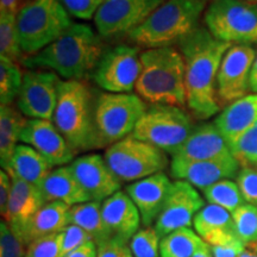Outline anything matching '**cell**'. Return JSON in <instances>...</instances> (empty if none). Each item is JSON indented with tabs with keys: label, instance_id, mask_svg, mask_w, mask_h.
I'll use <instances>...</instances> for the list:
<instances>
[{
	"label": "cell",
	"instance_id": "obj_1",
	"mask_svg": "<svg viewBox=\"0 0 257 257\" xmlns=\"http://www.w3.org/2000/svg\"><path fill=\"white\" fill-rule=\"evenodd\" d=\"M178 44L186 64L188 108L197 119H208L220 110L217 75L232 44L218 40L204 27L195 29Z\"/></svg>",
	"mask_w": 257,
	"mask_h": 257
},
{
	"label": "cell",
	"instance_id": "obj_2",
	"mask_svg": "<svg viewBox=\"0 0 257 257\" xmlns=\"http://www.w3.org/2000/svg\"><path fill=\"white\" fill-rule=\"evenodd\" d=\"M102 54L94 30L87 24L73 23L44 49L25 56L22 64L29 69L50 70L66 80H81L94 72Z\"/></svg>",
	"mask_w": 257,
	"mask_h": 257
},
{
	"label": "cell",
	"instance_id": "obj_3",
	"mask_svg": "<svg viewBox=\"0 0 257 257\" xmlns=\"http://www.w3.org/2000/svg\"><path fill=\"white\" fill-rule=\"evenodd\" d=\"M140 78L135 91L152 105L187 106L186 64L174 47L146 49L141 53Z\"/></svg>",
	"mask_w": 257,
	"mask_h": 257
},
{
	"label": "cell",
	"instance_id": "obj_4",
	"mask_svg": "<svg viewBox=\"0 0 257 257\" xmlns=\"http://www.w3.org/2000/svg\"><path fill=\"white\" fill-rule=\"evenodd\" d=\"M207 6L208 0H166L128 38L146 49L172 47L199 28Z\"/></svg>",
	"mask_w": 257,
	"mask_h": 257
},
{
	"label": "cell",
	"instance_id": "obj_5",
	"mask_svg": "<svg viewBox=\"0 0 257 257\" xmlns=\"http://www.w3.org/2000/svg\"><path fill=\"white\" fill-rule=\"evenodd\" d=\"M91 89L81 80H64L53 121L74 153L99 149Z\"/></svg>",
	"mask_w": 257,
	"mask_h": 257
},
{
	"label": "cell",
	"instance_id": "obj_6",
	"mask_svg": "<svg viewBox=\"0 0 257 257\" xmlns=\"http://www.w3.org/2000/svg\"><path fill=\"white\" fill-rule=\"evenodd\" d=\"M16 21L24 56L44 49L73 24L60 0H29Z\"/></svg>",
	"mask_w": 257,
	"mask_h": 257
},
{
	"label": "cell",
	"instance_id": "obj_7",
	"mask_svg": "<svg viewBox=\"0 0 257 257\" xmlns=\"http://www.w3.org/2000/svg\"><path fill=\"white\" fill-rule=\"evenodd\" d=\"M94 104L99 148H108L130 136L148 110L146 101L133 93H101Z\"/></svg>",
	"mask_w": 257,
	"mask_h": 257
},
{
	"label": "cell",
	"instance_id": "obj_8",
	"mask_svg": "<svg viewBox=\"0 0 257 257\" xmlns=\"http://www.w3.org/2000/svg\"><path fill=\"white\" fill-rule=\"evenodd\" d=\"M193 128V119L185 108L152 105L138 120L131 136L173 156L186 142Z\"/></svg>",
	"mask_w": 257,
	"mask_h": 257
},
{
	"label": "cell",
	"instance_id": "obj_9",
	"mask_svg": "<svg viewBox=\"0 0 257 257\" xmlns=\"http://www.w3.org/2000/svg\"><path fill=\"white\" fill-rule=\"evenodd\" d=\"M204 23L218 40L230 44H257V5L246 0H211Z\"/></svg>",
	"mask_w": 257,
	"mask_h": 257
},
{
	"label": "cell",
	"instance_id": "obj_10",
	"mask_svg": "<svg viewBox=\"0 0 257 257\" xmlns=\"http://www.w3.org/2000/svg\"><path fill=\"white\" fill-rule=\"evenodd\" d=\"M104 159L120 182H136L163 172L169 165L167 153L131 135L108 147Z\"/></svg>",
	"mask_w": 257,
	"mask_h": 257
},
{
	"label": "cell",
	"instance_id": "obj_11",
	"mask_svg": "<svg viewBox=\"0 0 257 257\" xmlns=\"http://www.w3.org/2000/svg\"><path fill=\"white\" fill-rule=\"evenodd\" d=\"M140 48L117 46L104 51L93 72V80L108 93H131L140 78Z\"/></svg>",
	"mask_w": 257,
	"mask_h": 257
},
{
	"label": "cell",
	"instance_id": "obj_12",
	"mask_svg": "<svg viewBox=\"0 0 257 257\" xmlns=\"http://www.w3.org/2000/svg\"><path fill=\"white\" fill-rule=\"evenodd\" d=\"M166 0H104L93 18L100 37L130 34L141 27Z\"/></svg>",
	"mask_w": 257,
	"mask_h": 257
},
{
	"label": "cell",
	"instance_id": "obj_13",
	"mask_svg": "<svg viewBox=\"0 0 257 257\" xmlns=\"http://www.w3.org/2000/svg\"><path fill=\"white\" fill-rule=\"evenodd\" d=\"M62 80L56 73L29 69L23 74V83L17 98V107L30 119L51 120L59 99Z\"/></svg>",
	"mask_w": 257,
	"mask_h": 257
},
{
	"label": "cell",
	"instance_id": "obj_14",
	"mask_svg": "<svg viewBox=\"0 0 257 257\" xmlns=\"http://www.w3.org/2000/svg\"><path fill=\"white\" fill-rule=\"evenodd\" d=\"M256 51L250 46L234 44L226 51L217 75V95L220 104H232L248 95L249 79Z\"/></svg>",
	"mask_w": 257,
	"mask_h": 257
},
{
	"label": "cell",
	"instance_id": "obj_15",
	"mask_svg": "<svg viewBox=\"0 0 257 257\" xmlns=\"http://www.w3.org/2000/svg\"><path fill=\"white\" fill-rule=\"evenodd\" d=\"M204 206V199L195 187L182 180H176L173 182L165 206L154 224V229L162 239L176 230L191 227L194 217Z\"/></svg>",
	"mask_w": 257,
	"mask_h": 257
},
{
	"label": "cell",
	"instance_id": "obj_16",
	"mask_svg": "<svg viewBox=\"0 0 257 257\" xmlns=\"http://www.w3.org/2000/svg\"><path fill=\"white\" fill-rule=\"evenodd\" d=\"M239 170V162L233 156L207 161H187L172 157L170 162V175L173 178L188 182L201 191L221 180L236 178Z\"/></svg>",
	"mask_w": 257,
	"mask_h": 257
},
{
	"label": "cell",
	"instance_id": "obj_17",
	"mask_svg": "<svg viewBox=\"0 0 257 257\" xmlns=\"http://www.w3.org/2000/svg\"><path fill=\"white\" fill-rule=\"evenodd\" d=\"M21 142L37 150L51 167H62L74 161L75 153L51 120L28 119Z\"/></svg>",
	"mask_w": 257,
	"mask_h": 257
},
{
	"label": "cell",
	"instance_id": "obj_18",
	"mask_svg": "<svg viewBox=\"0 0 257 257\" xmlns=\"http://www.w3.org/2000/svg\"><path fill=\"white\" fill-rule=\"evenodd\" d=\"M69 167L91 200L101 202L120 191V181L99 154L80 156Z\"/></svg>",
	"mask_w": 257,
	"mask_h": 257
},
{
	"label": "cell",
	"instance_id": "obj_19",
	"mask_svg": "<svg viewBox=\"0 0 257 257\" xmlns=\"http://www.w3.org/2000/svg\"><path fill=\"white\" fill-rule=\"evenodd\" d=\"M173 182L168 176L161 172L133 182L125 188V192L140 211L144 227L155 224L165 206Z\"/></svg>",
	"mask_w": 257,
	"mask_h": 257
},
{
	"label": "cell",
	"instance_id": "obj_20",
	"mask_svg": "<svg viewBox=\"0 0 257 257\" xmlns=\"http://www.w3.org/2000/svg\"><path fill=\"white\" fill-rule=\"evenodd\" d=\"M229 156H232L229 144L213 121L194 126L186 142L172 157L187 161H207Z\"/></svg>",
	"mask_w": 257,
	"mask_h": 257
},
{
	"label": "cell",
	"instance_id": "obj_21",
	"mask_svg": "<svg viewBox=\"0 0 257 257\" xmlns=\"http://www.w3.org/2000/svg\"><path fill=\"white\" fill-rule=\"evenodd\" d=\"M11 179L12 188L5 221L22 238L29 221L47 202L38 186L29 184L17 176H11Z\"/></svg>",
	"mask_w": 257,
	"mask_h": 257
},
{
	"label": "cell",
	"instance_id": "obj_22",
	"mask_svg": "<svg viewBox=\"0 0 257 257\" xmlns=\"http://www.w3.org/2000/svg\"><path fill=\"white\" fill-rule=\"evenodd\" d=\"M101 212L112 238L128 243L140 230L142 223L140 211L125 191H118L102 201Z\"/></svg>",
	"mask_w": 257,
	"mask_h": 257
},
{
	"label": "cell",
	"instance_id": "obj_23",
	"mask_svg": "<svg viewBox=\"0 0 257 257\" xmlns=\"http://www.w3.org/2000/svg\"><path fill=\"white\" fill-rule=\"evenodd\" d=\"M193 226L208 245L242 242L237 236L230 212L217 205L208 204L202 207L194 217Z\"/></svg>",
	"mask_w": 257,
	"mask_h": 257
},
{
	"label": "cell",
	"instance_id": "obj_24",
	"mask_svg": "<svg viewBox=\"0 0 257 257\" xmlns=\"http://www.w3.org/2000/svg\"><path fill=\"white\" fill-rule=\"evenodd\" d=\"M257 121V93L245 95L227 105L218 115L214 124L227 144L236 141Z\"/></svg>",
	"mask_w": 257,
	"mask_h": 257
},
{
	"label": "cell",
	"instance_id": "obj_25",
	"mask_svg": "<svg viewBox=\"0 0 257 257\" xmlns=\"http://www.w3.org/2000/svg\"><path fill=\"white\" fill-rule=\"evenodd\" d=\"M46 202L61 201L68 206L91 201L82 186L79 184L69 166L57 167L49 173L40 186Z\"/></svg>",
	"mask_w": 257,
	"mask_h": 257
},
{
	"label": "cell",
	"instance_id": "obj_26",
	"mask_svg": "<svg viewBox=\"0 0 257 257\" xmlns=\"http://www.w3.org/2000/svg\"><path fill=\"white\" fill-rule=\"evenodd\" d=\"M70 206L61 201L47 202L40 211L31 218L25 227L22 239L29 244L42 237L59 233L69 225Z\"/></svg>",
	"mask_w": 257,
	"mask_h": 257
},
{
	"label": "cell",
	"instance_id": "obj_27",
	"mask_svg": "<svg viewBox=\"0 0 257 257\" xmlns=\"http://www.w3.org/2000/svg\"><path fill=\"white\" fill-rule=\"evenodd\" d=\"M53 167L37 150L28 144H18L6 169L11 176H17L23 181L40 187L49 175Z\"/></svg>",
	"mask_w": 257,
	"mask_h": 257
},
{
	"label": "cell",
	"instance_id": "obj_28",
	"mask_svg": "<svg viewBox=\"0 0 257 257\" xmlns=\"http://www.w3.org/2000/svg\"><path fill=\"white\" fill-rule=\"evenodd\" d=\"M28 119L12 105L0 106V163L6 170L11 162Z\"/></svg>",
	"mask_w": 257,
	"mask_h": 257
},
{
	"label": "cell",
	"instance_id": "obj_29",
	"mask_svg": "<svg viewBox=\"0 0 257 257\" xmlns=\"http://www.w3.org/2000/svg\"><path fill=\"white\" fill-rule=\"evenodd\" d=\"M69 223L85 230L96 245L112 238L102 218L100 201L91 200L70 207Z\"/></svg>",
	"mask_w": 257,
	"mask_h": 257
},
{
	"label": "cell",
	"instance_id": "obj_30",
	"mask_svg": "<svg viewBox=\"0 0 257 257\" xmlns=\"http://www.w3.org/2000/svg\"><path fill=\"white\" fill-rule=\"evenodd\" d=\"M205 243L191 227H182L161 239L160 257H193Z\"/></svg>",
	"mask_w": 257,
	"mask_h": 257
},
{
	"label": "cell",
	"instance_id": "obj_31",
	"mask_svg": "<svg viewBox=\"0 0 257 257\" xmlns=\"http://www.w3.org/2000/svg\"><path fill=\"white\" fill-rule=\"evenodd\" d=\"M202 193H204V197L208 204L223 207L230 213L245 204L237 182L231 181L230 179L221 180L217 184L204 189Z\"/></svg>",
	"mask_w": 257,
	"mask_h": 257
},
{
	"label": "cell",
	"instance_id": "obj_32",
	"mask_svg": "<svg viewBox=\"0 0 257 257\" xmlns=\"http://www.w3.org/2000/svg\"><path fill=\"white\" fill-rule=\"evenodd\" d=\"M17 15L0 12V56L14 62H22L24 54L19 43Z\"/></svg>",
	"mask_w": 257,
	"mask_h": 257
},
{
	"label": "cell",
	"instance_id": "obj_33",
	"mask_svg": "<svg viewBox=\"0 0 257 257\" xmlns=\"http://www.w3.org/2000/svg\"><path fill=\"white\" fill-rule=\"evenodd\" d=\"M23 72L19 63L0 56V102L12 105L18 98L23 83Z\"/></svg>",
	"mask_w": 257,
	"mask_h": 257
},
{
	"label": "cell",
	"instance_id": "obj_34",
	"mask_svg": "<svg viewBox=\"0 0 257 257\" xmlns=\"http://www.w3.org/2000/svg\"><path fill=\"white\" fill-rule=\"evenodd\" d=\"M238 238L246 246L257 242V207L245 204L231 213Z\"/></svg>",
	"mask_w": 257,
	"mask_h": 257
},
{
	"label": "cell",
	"instance_id": "obj_35",
	"mask_svg": "<svg viewBox=\"0 0 257 257\" xmlns=\"http://www.w3.org/2000/svg\"><path fill=\"white\" fill-rule=\"evenodd\" d=\"M231 154L240 167L257 168V121L243 135L229 144Z\"/></svg>",
	"mask_w": 257,
	"mask_h": 257
},
{
	"label": "cell",
	"instance_id": "obj_36",
	"mask_svg": "<svg viewBox=\"0 0 257 257\" xmlns=\"http://www.w3.org/2000/svg\"><path fill=\"white\" fill-rule=\"evenodd\" d=\"M161 238L154 227L140 229L128 242L134 257H160Z\"/></svg>",
	"mask_w": 257,
	"mask_h": 257
},
{
	"label": "cell",
	"instance_id": "obj_37",
	"mask_svg": "<svg viewBox=\"0 0 257 257\" xmlns=\"http://www.w3.org/2000/svg\"><path fill=\"white\" fill-rule=\"evenodd\" d=\"M27 244L12 231L6 221L0 223V257H25Z\"/></svg>",
	"mask_w": 257,
	"mask_h": 257
},
{
	"label": "cell",
	"instance_id": "obj_38",
	"mask_svg": "<svg viewBox=\"0 0 257 257\" xmlns=\"http://www.w3.org/2000/svg\"><path fill=\"white\" fill-rule=\"evenodd\" d=\"M25 257H61V233L34 240L28 245Z\"/></svg>",
	"mask_w": 257,
	"mask_h": 257
},
{
	"label": "cell",
	"instance_id": "obj_39",
	"mask_svg": "<svg viewBox=\"0 0 257 257\" xmlns=\"http://www.w3.org/2000/svg\"><path fill=\"white\" fill-rule=\"evenodd\" d=\"M61 257H64L67 253L79 249L85 245L93 238L85 230L79 227L78 225L69 224L61 231Z\"/></svg>",
	"mask_w": 257,
	"mask_h": 257
},
{
	"label": "cell",
	"instance_id": "obj_40",
	"mask_svg": "<svg viewBox=\"0 0 257 257\" xmlns=\"http://www.w3.org/2000/svg\"><path fill=\"white\" fill-rule=\"evenodd\" d=\"M237 185L244 200L257 207V168L256 167H240L236 176Z\"/></svg>",
	"mask_w": 257,
	"mask_h": 257
},
{
	"label": "cell",
	"instance_id": "obj_41",
	"mask_svg": "<svg viewBox=\"0 0 257 257\" xmlns=\"http://www.w3.org/2000/svg\"><path fill=\"white\" fill-rule=\"evenodd\" d=\"M69 16L82 21H91L104 0H60Z\"/></svg>",
	"mask_w": 257,
	"mask_h": 257
},
{
	"label": "cell",
	"instance_id": "obj_42",
	"mask_svg": "<svg viewBox=\"0 0 257 257\" xmlns=\"http://www.w3.org/2000/svg\"><path fill=\"white\" fill-rule=\"evenodd\" d=\"M98 257H134L128 243L110 238L98 245Z\"/></svg>",
	"mask_w": 257,
	"mask_h": 257
},
{
	"label": "cell",
	"instance_id": "obj_43",
	"mask_svg": "<svg viewBox=\"0 0 257 257\" xmlns=\"http://www.w3.org/2000/svg\"><path fill=\"white\" fill-rule=\"evenodd\" d=\"M12 188V179L6 170L2 169L0 172V212H2L3 218L6 216L8 211V205L11 195Z\"/></svg>",
	"mask_w": 257,
	"mask_h": 257
},
{
	"label": "cell",
	"instance_id": "obj_44",
	"mask_svg": "<svg viewBox=\"0 0 257 257\" xmlns=\"http://www.w3.org/2000/svg\"><path fill=\"white\" fill-rule=\"evenodd\" d=\"M245 244L242 242L224 244V245H210L211 252L213 257H239L244 250Z\"/></svg>",
	"mask_w": 257,
	"mask_h": 257
},
{
	"label": "cell",
	"instance_id": "obj_45",
	"mask_svg": "<svg viewBox=\"0 0 257 257\" xmlns=\"http://www.w3.org/2000/svg\"><path fill=\"white\" fill-rule=\"evenodd\" d=\"M64 257H98V245L94 240H91L79 249L67 253Z\"/></svg>",
	"mask_w": 257,
	"mask_h": 257
},
{
	"label": "cell",
	"instance_id": "obj_46",
	"mask_svg": "<svg viewBox=\"0 0 257 257\" xmlns=\"http://www.w3.org/2000/svg\"><path fill=\"white\" fill-rule=\"evenodd\" d=\"M29 0H0V12L17 15Z\"/></svg>",
	"mask_w": 257,
	"mask_h": 257
},
{
	"label": "cell",
	"instance_id": "obj_47",
	"mask_svg": "<svg viewBox=\"0 0 257 257\" xmlns=\"http://www.w3.org/2000/svg\"><path fill=\"white\" fill-rule=\"evenodd\" d=\"M249 87H250V91L252 93H257V51H256L255 61H253L252 67H251V72H250Z\"/></svg>",
	"mask_w": 257,
	"mask_h": 257
},
{
	"label": "cell",
	"instance_id": "obj_48",
	"mask_svg": "<svg viewBox=\"0 0 257 257\" xmlns=\"http://www.w3.org/2000/svg\"><path fill=\"white\" fill-rule=\"evenodd\" d=\"M193 257H213V255H212L211 252L210 245H208L207 243H205L204 245H202L201 248L194 253V256Z\"/></svg>",
	"mask_w": 257,
	"mask_h": 257
},
{
	"label": "cell",
	"instance_id": "obj_49",
	"mask_svg": "<svg viewBox=\"0 0 257 257\" xmlns=\"http://www.w3.org/2000/svg\"><path fill=\"white\" fill-rule=\"evenodd\" d=\"M239 257H257V252L253 251V250L245 249L242 253H240Z\"/></svg>",
	"mask_w": 257,
	"mask_h": 257
},
{
	"label": "cell",
	"instance_id": "obj_50",
	"mask_svg": "<svg viewBox=\"0 0 257 257\" xmlns=\"http://www.w3.org/2000/svg\"><path fill=\"white\" fill-rule=\"evenodd\" d=\"M250 248H251L255 252H257V242L255 244H252V245H250Z\"/></svg>",
	"mask_w": 257,
	"mask_h": 257
},
{
	"label": "cell",
	"instance_id": "obj_51",
	"mask_svg": "<svg viewBox=\"0 0 257 257\" xmlns=\"http://www.w3.org/2000/svg\"><path fill=\"white\" fill-rule=\"evenodd\" d=\"M246 2L251 3V4H256L257 5V0H246Z\"/></svg>",
	"mask_w": 257,
	"mask_h": 257
}]
</instances>
